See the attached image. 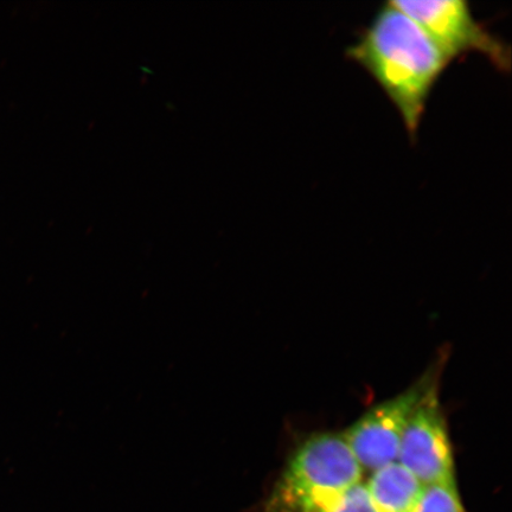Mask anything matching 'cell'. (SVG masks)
I'll list each match as a JSON object with an SVG mask.
<instances>
[{
	"label": "cell",
	"mask_w": 512,
	"mask_h": 512,
	"mask_svg": "<svg viewBox=\"0 0 512 512\" xmlns=\"http://www.w3.org/2000/svg\"><path fill=\"white\" fill-rule=\"evenodd\" d=\"M362 473L343 434L313 435L288 459L258 512H318L361 483Z\"/></svg>",
	"instance_id": "2"
},
{
	"label": "cell",
	"mask_w": 512,
	"mask_h": 512,
	"mask_svg": "<svg viewBox=\"0 0 512 512\" xmlns=\"http://www.w3.org/2000/svg\"><path fill=\"white\" fill-rule=\"evenodd\" d=\"M318 512H376V510L371 503L366 485L358 483Z\"/></svg>",
	"instance_id": "8"
},
{
	"label": "cell",
	"mask_w": 512,
	"mask_h": 512,
	"mask_svg": "<svg viewBox=\"0 0 512 512\" xmlns=\"http://www.w3.org/2000/svg\"><path fill=\"white\" fill-rule=\"evenodd\" d=\"M398 462L424 486L457 485L451 441L434 382L409 416Z\"/></svg>",
	"instance_id": "4"
},
{
	"label": "cell",
	"mask_w": 512,
	"mask_h": 512,
	"mask_svg": "<svg viewBox=\"0 0 512 512\" xmlns=\"http://www.w3.org/2000/svg\"><path fill=\"white\" fill-rule=\"evenodd\" d=\"M390 3L426 32L448 62L476 53L486 57L499 72H510V47L477 21L464 0H393Z\"/></svg>",
	"instance_id": "3"
},
{
	"label": "cell",
	"mask_w": 512,
	"mask_h": 512,
	"mask_svg": "<svg viewBox=\"0 0 512 512\" xmlns=\"http://www.w3.org/2000/svg\"><path fill=\"white\" fill-rule=\"evenodd\" d=\"M347 56L382 88L415 140L433 88L450 66L431 38L388 2L347 49Z\"/></svg>",
	"instance_id": "1"
},
{
	"label": "cell",
	"mask_w": 512,
	"mask_h": 512,
	"mask_svg": "<svg viewBox=\"0 0 512 512\" xmlns=\"http://www.w3.org/2000/svg\"><path fill=\"white\" fill-rule=\"evenodd\" d=\"M413 512H465L457 485H427Z\"/></svg>",
	"instance_id": "7"
},
{
	"label": "cell",
	"mask_w": 512,
	"mask_h": 512,
	"mask_svg": "<svg viewBox=\"0 0 512 512\" xmlns=\"http://www.w3.org/2000/svg\"><path fill=\"white\" fill-rule=\"evenodd\" d=\"M366 488L376 512H413L424 485L394 462L373 471Z\"/></svg>",
	"instance_id": "6"
},
{
	"label": "cell",
	"mask_w": 512,
	"mask_h": 512,
	"mask_svg": "<svg viewBox=\"0 0 512 512\" xmlns=\"http://www.w3.org/2000/svg\"><path fill=\"white\" fill-rule=\"evenodd\" d=\"M432 383L427 376L405 393L369 409L343 434L362 470L375 471L398 462L400 441L409 416Z\"/></svg>",
	"instance_id": "5"
}]
</instances>
